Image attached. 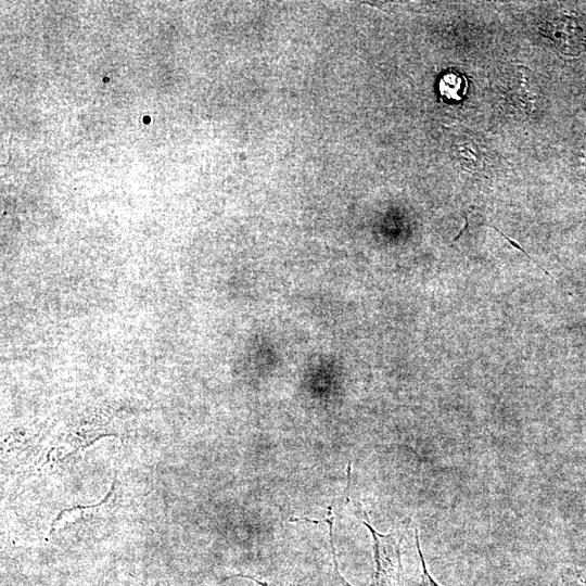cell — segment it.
I'll return each instance as SVG.
<instances>
[{
	"mask_svg": "<svg viewBox=\"0 0 586 586\" xmlns=\"http://www.w3.org/2000/svg\"><path fill=\"white\" fill-rule=\"evenodd\" d=\"M370 532L375 571L369 586H440L430 576L422 555L416 569L407 570L403 562V538L395 534H381L374 528Z\"/></svg>",
	"mask_w": 586,
	"mask_h": 586,
	"instance_id": "cell-1",
	"label": "cell"
},
{
	"mask_svg": "<svg viewBox=\"0 0 586 586\" xmlns=\"http://www.w3.org/2000/svg\"><path fill=\"white\" fill-rule=\"evenodd\" d=\"M244 577H245V578H250V579L256 582V583L259 584L260 586H268L267 583L262 582V581H259V579H257V578H255V577H253V576H251V575H244Z\"/></svg>",
	"mask_w": 586,
	"mask_h": 586,
	"instance_id": "cell-4",
	"label": "cell"
},
{
	"mask_svg": "<svg viewBox=\"0 0 586 586\" xmlns=\"http://www.w3.org/2000/svg\"><path fill=\"white\" fill-rule=\"evenodd\" d=\"M489 226L491 228H493L494 230H496L501 237H504L511 245H513L515 249L520 250L523 254H525L526 257H528L533 263H535L546 275H548L549 277H551V275L546 270L544 269L536 260H534L526 252L524 249H522L517 242H514L513 240H511L510 238H508L505 233H502V231H500L498 228H496L495 226H491V225H487Z\"/></svg>",
	"mask_w": 586,
	"mask_h": 586,
	"instance_id": "cell-2",
	"label": "cell"
},
{
	"mask_svg": "<svg viewBox=\"0 0 586 586\" xmlns=\"http://www.w3.org/2000/svg\"><path fill=\"white\" fill-rule=\"evenodd\" d=\"M464 221H466V222H464L463 228H462L461 231L454 238V242L457 241V240L463 234V232H464V231L467 230V228H468L469 222H468V217H467L466 215H464Z\"/></svg>",
	"mask_w": 586,
	"mask_h": 586,
	"instance_id": "cell-3",
	"label": "cell"
}]
</instances>
